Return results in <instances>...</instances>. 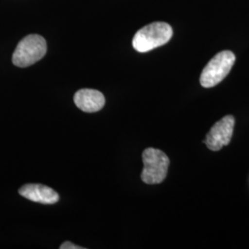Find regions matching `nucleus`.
Here are the masks:
<instances>
[{"mask_svg":"<svg viewBox=\"0 0 249 249\" xmlns=\"http://www.w3.org/2000/svg\"><path fill=\"white\" fill-rule=\"evenodd\" d=\"M173 36V29L166 22H152L137 32L132 40L134 49L146 53L168 43Z\"/></svg>","mask_w":249,"mask_h":249,"instance_id":"nucleus-1","label":"nucleus"},{"mask_svg":"<svg viewBox=\"0 0 249 249\" xmlns=\"http://www.w3.org/2000/svg\"><path fill=\"white\" fill-rule=\"evenodd\" d=\"M235 62V55L231 51H222L215 54L205 66L200 75V84L204 88H213L222 82L231 71Z\"/></svg>","mask_w":249,"mask_h":249,"instance_id":"nucleus-2","label":"nucleus"},{"mask_svg":"<svg viewBox=\"0 0 249 249\" xmlns=\"http://www.w3.org/2000/svg\"><path fill=\"white\" fill-rule=\"evenodd\" d=\"M144 167L142 173V180L148 185H156L163 182L166 178L170 160L163 151L148 148L142 153Z\"/></svg>","mask_w":249,"mask_h":249,"instance_id":"nucleus-3","label":"nucleus"},{"mask_svg":"<svg viewBox=\"0 0 249 249\" xmlns=\"http://www.w3.org/2000/svg\"><path fill=\"white\" fill-rule=\"evenodd\" d=\"M47 50L45 38L38 35H30L18 43L12 62L18 68H27L41 60Z\"/></svg>","mask_w":249,"mask_h":249,"instance_id":"nucleus-4","label":"nucleus"},{"mask_svg":"<svg viewBox=\"0 0 249 249\" xmlns=\"http://www.w3.org/2000/svg\"><path fill=\"white\" fill-rule=\"evenodd\" d=\"M234 124L235 119L231 115L223 116L221 120L216 122L205 139V144L209 150L218 151L222 150L224 146L229 145L233 134Z\"/></svg>","mask_w":249,"mask_h":249,"instance_id":"nucleus-5","label":"nucleus"},{"mask_svg":"<svg viewBox=\"0 0 249 249\" xmlns=\"http://www.w3.org/2000/svg\"><path fill=\"white\" fill-rule=\"evenodd\" d=\"M20 196L34 202L42 204H53L59 199L58 194L51 187L41 184H27L18 190Z\"/></svg>","mask_w":249,"mask_h":249,"instance_id":"nucleus-6","label":"nucleus"},{"mask_svg":"<svg viewBox=\"0 0 249 249\" xmlns=\"http://www.w3.org/2000/svg\"><path fill=\"white\" fill-rule=\"evenodd\" d=\"M74 103L83 112L95 113L104 107L106 99L104 94L99 90L81 89L75 93Z\"/></svg>","mask_w":249,"mask_h":249,"instance_id":"nucleus-7","label":"nucleus"},{"mask_svg":"<svg viewBox=\"0 0 249 249\" xmlns=\"http://www.w3.org/2000/svg\"><path fill=\"white\" fill-rule=\"evenodd\" d=\"M60 249H84V248L76 246L72 244L71 242H65L60 246Z\"/></svg>","mask_w":249,"mask_h":249,"instance_id":"nucleus-8","label":"nucleus"}]
</instances>
